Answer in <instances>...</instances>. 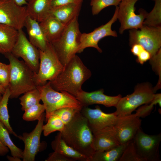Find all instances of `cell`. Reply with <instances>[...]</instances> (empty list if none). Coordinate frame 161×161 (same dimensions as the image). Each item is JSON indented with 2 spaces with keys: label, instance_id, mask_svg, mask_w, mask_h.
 Segmentation results:
<instances>
[{
  "label": "cell",
  "instance_id": "cell-1",
  "mask_svg": "<svg viewBox=\"0 0 161 161\" xmlns=\"http://www.w3.org/2000/svg\"><path fill=\"white\" fill-rule=\"evenodd\" d=\"M59 132L69 146L86 157L90 161L95 151L92 146L93 135L87 119L80 112Z\"/></svg>",
  "mask_w": 161,
  "mask_h": 161
},
{
  "label": "cell",
  "instance_id": "cell-2",
  "mask_svg": "<svg viewBox=\"0 0 161 161\" xmlns=\"http://www.w3.org/2000/svg\"><path fill=\"white\" fill-rule=\"evenodd\" d=\"M91 75L90 70L76 55L64 67L57 77L49 81L52 87L56 91H66L75 97L82 90L83 84Z\"/></svg>",
  "mask_w": 161,
  "mask_h": 161
},
{
  "label": "cell",
  "instance_id": "cell-3",
  "mask_svg": "<svg viewBox=\"0 0 161 161\" xmlns=\"http://www.w3.org/2000/svg\"><path fill=\"white\" fill-rule=\"evenodd\" d=\"M9 60L10 79L8 86L10 98H17L20 95L35 89V74L23 61H20L11 53L4 55Z\"/></svg>",
  "mask_w": 161,
  "mask_h": 161
},
{
  "label": "cell",
  "instance_id": "cell-4",
  "mask_svg": "<svg viewBox=\"0 0 161 161\" xmlns=\"http://www.w3.org/2000/svg\"><path fill=\"white\" fill-rule=\"evenodd\" d=\"M78 19L66 25L59 38L50 44L64 67L78 53L82 33Z\"/></svg>",
  "mask_w": 161,
  "mask_h": 161
},
{
  "label": "cell",
  "instance_id": "cell-5",
  "mask_svg": "<svg viewBox=\"0 0 161 161\" xmlns=\"http://www.w3.org/2000/svg\"><path fill=\"white\" fill-rule=\"evenodd\" d=\"M46 112V122L50 116L56 110L63 108L72 107L81 109L83 106L75 97L64 91L59 92L53 89L49 81L37 86Z\"/></svg>",
  "mask_w": 161,
  "mask_h": 161
},
{
  "label": "cell",
  "instance_id": "cell-6",
  "mask_svg": "<svg viewBox=\"0 0 161 161\" xmlns=\"http://www.w3.org/2000/svg\"><path fill=\"white\" fill-rule=\"evenodd\" d=\"M155 94L150 84H139L136 86L133 93L121 97L115 106L116 110L114 113L118 116L130 114L140 106L150 103Z\"/></svg>",
  "mask_w": 161,
  "mask_h": 161
},
{
  "label": "cell",
  "instance_id": "cell-7",
  "mask_svg": "<svg viewBox=\"0 0 161 161\" xmlns=\"http://www.w3.org/2000/svg\"><path fill=\"white\" fill-rule=\"evenodd\" d=\"M39 51V70L35 75L37 86L45 84L47 81H51L54 80L64 68L50 43L48 44L45 50Z\"/></svg>",
  "mask_w": 161,
  "mask_h": 161
},
{
  "label": "cell",
  "instance_id": "cell-8",
  "mask_svg": "<svg viewBox=\"0 0 161 161\" xmlns=\"http://www.w3.org/2000/svg\"><path fill=\"white\" fill-rule=\"evenodd\" d=\"M129 30V44L130 46L135 44L141 45L150 53L151 57L161 48V27L143 25L140 28Z\"/></svg>",
  "mask_w": 161,
  "mask_h": 161
},
{
  "label": "cell",
  "instance_id": "cell-9",
  "mask_svg": "<svg viewBox=\"0 0 161 161\" xmlns=\"http://www.w3.org/2000/svg\"><path fill=\"white\" fill-rule=\"evenodd\" d=\"M138 0H122L118 6V19L120 23L119 32L122 34L127 30L137 29L143 25L148 13L140 8L139 14L135 13V4Z\"/></svg>",
  "mask_w": 161,
  "mask_h": 161
},
{
  "label": "cell",
  "instance_id": "cell-10",
  "mask_svg": "<svg viewBox=\"0 0 161 161\" xmlns=\"http://www.w3.org/2000/svg\"><path fill=\"white\" fill-rule=\"evenodd\" d=\"M17 40L11 53L17 58H21L36 74L40 64V51L27 39L22 29H19Z\"/></svg>",
  "mask_w": 161,
  "mask_h": 161
},
{
  "label": "cell",
  "instance_id": "cell-11",
  "mask_svg": "<svg viewBox=\"0 0 161 161\" xmlns=\"http://www.w3.org/2000/svg\"><path fill=\"white\" fill-rule=\"evenodd\" d=\"M137 153L143 161H160L161 134L150 135L140 128L134 137Z\"/></svg>",
  "mask_w": 161,
  "mask_h": 161
},
{
  "label": "cell",
  "instance_id": "cell-12",
  "mask_svg": "<svg viewBox=\"0 0 161 161\" xmlns=\"http://www.w3.org/2000/svg\"><path fill=\"white\" fill-rule=\"evenodd\" d=\"M118 6H117L113 17L108 22L91 32L81 33L78 53L83 52L85 48L89 47L95 48L99 52L101 53L102 50L98 45L99 41L106 36H117L116 32L112 30V26L118 19Z\"/></svg>",
  "mask_w": 161,
  "mask_h": 161
},
{
  "label": "cell",
  "instance_id": "cell-13",
  "mask_svg": "<svg viewBox=\"0 0 161 161\" xmlns=\"http://www.w3.org/2000/svg\"><path fill=\"white\" fill-rule=\"evenodd\" d=\"M27 16L26 6H20L11 0L0 1V24L18 30L24 27Z\"/></svg>",
  "mask_w": 161,
  "mask_h": 161
},
{
  "label": "cell",
  "instance_id": "cell-14",
  "mask_svg": "<svg viewBox=\"0 0 161 161\" xmlns=\"http://www.w3.org/2000/svg\"><path fill=\"white\" fill-rule=\"evenodd\" d=\"M117 116L113 126L116 137L120 144L126 143L133 140L140 128L142 120L135 113Z\"/></svg>",
  "mask_w": 161,
  "mask_h": 161
},
{
  "label": "cell",
  "instance_id": "cell-15",
  "mask_svg": "<svg viewBox=\"0 0 161 161\" xmlns=\"http://www.w3.org/2000/svg\"><path fill=\"white\" fill-rule=\"evenodd\" d=\"M45 118V114L44 113L35 128L31 132H25L22 135L18 136V137L24 143L23 161H35V156L40 151L42 144L40 142V138Z\"/></svg>",
  "mask_w": 161,
  "mask_h": 161
},
{
  "label": "cell",
  "instance_id": "cell-16",
  "mask_svg": "<svg viewBox=\"0 0 161 161\" xmlns=\"http://www.w3.org/2000/svg\"><path fill=\"white\" fill-rule=\"evenodd\" d=\"M80 112L87 119L93 134L106 127L113 126L117 118L114 112L105 113L97 105L95 109L83 107Z\"/></svg>",
  "mask_w": 161,
  "mask_h": 161
},
{
  "label": "cell",
  "instance_id": "cell-17",
  "mask_svg": "<svg viewBox=\"0 0 161 161\" xmlns=\"http://www.w3.org/2000/svg\"><path fill=\"white\" fill-rule=\"evenodd\" d=\"M103 89L91 92L83 90L75 97L83 107L88 106L94 104H100L106 107H115L118 102L122 97L120 95L116 96H108L104 94Z\"/></svg>",
  "mask_w": 161,
  "mask_h": 161
},
{
  "label": "cell",
  "instance_id": "cell-18",
  "mask_svg": "<svg viewBox=\"0 0 161 161\" xmlns=\"http://www.w3.org/2000/svg\"><path fill=\"white\" fill-rule=\"evenodd\" d=\"M113 126L106 127L93 134V147L95 151H102L120 145Z\"/></svg>",
  "mask_w": 161,
  "mask_h": 161
},
{
  "label": "cell",
  "instance_id": "cell-19",
  "mask_svg": "<svg viewBox=\"0 0 161 161\" xmlns=\"http://www.w3.org/2000/svg\"><path fill=\"white\" fill-rule=\"evenodd\" d=\"M30 42L39 50H45L49 43L47 40L39 23L27 16L24 23Z\"/></svg>",
  "mask_w": 161,
  "mask_h": 161
},
{
  "label": "cell",
  "instance_id": "cell-20",
  "mask_svg": "<svg viewBox=\"0 0 161 161\" xmlns=\"http://www.w3.org/2000/svg\"><path fill=\"white\" fill-rule=\"evenodd\" d=\"M27 16L40 22L51 15V0H27Z\"/></svg>",
  "mask_w": 161,
  "mask_h": 161
},
{
  "label": "cell",
  "instance_id": "cell-21",
  "mask_svg": "<svg viewBox=\"0 0 161 161\" xmlns=\"http://www.w3.org/2000/svg\"><path fill=\"white\" fill-rule=\"evenodd\" d=\"M82 2L72 3L62 5L52 9L51 15L66 26L78 17Z\"/></svg>",
  "mask_w": 161,
  "mask_h": 161
},
{
  "label": "cell",
  "instance_id": "cell-22",
  "mask_svg": "<svg viewBox=\"0 0 161 161\" xmlns=\"http://www.w3.org/2000/svg\"><path fill=\"white\" fill-rule=\"evenodd\" d=\"M39 24L47 40L50 44L59 38L66 26L51 15L39 22Z\"/></svg>",
  "mask_w": 161,
  "mask_h": 161
},
{
  "label": "cell",
  "instance_id": "cell-23",
  "mask_svg": "<svg viewBox=\"0 0 161 161\" xmlns=\"http://www.w3.org/2000/svg\"><path fill=\"white\" fill-rule=\"evenodd\" d=\"M18 30L10 26L0 24V53L4 55L11 52L17 40Z\"/></svg>",
  "mask_w": 161,
  "mask_h": 161
},
{
  "label": "cell",
  "instance_id": "cell-24",
  "mask_svg": "<svg viewBox=\"0 0 161 161\" xmlns=\"http://www.w3.org/2000/svg\"><path fill=\"white\" fill-rule=\"evenodd\" d=\"M54 151L75 161H89L88 158L69 146L62 138L59 132L51 143Z\"/></svg>",
  "mask_w": 161,
  "mask_h": 161
},
{
  "label": "cell",
  "instance_id": "cell-25",
  "mask_svg": "<svg viewBox=\"0 0 161 161\" xmlns=\"http://www.w3.org/2000/svg\"><path fill=\"white\" fill-rule=\"evenodd\" d=\"M130 141L107 150L95 151L90 161H119Z\"/></svg>",
  "mask_w": 161,
  "mask_h": 161
},
{
  "label": "cell",
  "instance_id": "cell-26",
  "mask_svg": "<svg viewBox=\"0 0 161 161\" xmlns=\"http://www.w3.org/2000/svg\"><path fill=\"white\" fill-rule=\"evenodd\" d=\"M10 95L9 89L8 87L0 102V121L5 126L10 134L18 137V136L14 131L9 123V117L7 108V104Z\"/></svg>",
  "mask_w": 161,
  "mask_h": 161
},
{
  "label": "cell",
  "instance_id": "cell-27",
  "mask_svg": "<svg viewBox=\"0 0 161 161\" xmlns=\"http://www.w3.org/2000/svg\"><path fill=\"white\" fill-rule=\"evenodd\" d=\"M9 134L4 125L0 121V141L10 149L12 156L22 159L23 151L14 144Z\"/></svg>",
  "mask_w": 161,
  "mask_h": 161
},
{
  "label": "cell",
  "instance_id": "cell-28",
  "mask_svg": "<svg viewBox=\"0 0 161 161\" xmlns=\"http://www.w3.org/2000/svg\"><path fill=\"white\" fill-rule=\"evenodd\" d=\"M23 94L19 98L22 106L21 109L23 111L40 103L41 100L40 93L37 88L29 91Z\"/></svg>",
  "mask_w": 161,
  "mask_h": 161
},
{
  "label": "cell",
  "instance_id": "cell-29",
  "mask_svg": "<svg viewBox=\"0 0 161 161\" xmlns=\"http://www.w3.org/2000/svg\"><path fill=\"white\" fill-rule=\"evenodd\" d=\"M152 10L148 13L143 25L153 27L161 26V0H155Z\"/></svg>",
  "mask_w": 161,
  "mask_h": 161
},
{
  "label": "cell",
  "instance_id": "cell-30",
  "mask_svg": "<svg viewBox=\"0 0 161 161\" xmlns=\"http://www.w3.org/2000/svg\"><path fill=\"white\" fill-rule=\"evenodd\" d=\"M46 122L47 123L43 126V131L45 136L55 131H62L65 126L60 118L54 114L49 117Z\"/></svg>",
  "mask_w": 161,
  "mask_h": 161
},
{
  "label": "cell",
  "instance_id": "cell-31",
  "mask_svg": "<svg viewBox=\"0 0 161 161\" xmlns=\"http://www.w3.org/2000/svg\"><path fill=\"white\" fill-rule=\"evenodd\" d=\"M45 111V108L44 104L39 103L25 110L22 118L27 121L38 120Z\"/></svg>",
  "mask_w": 161,
  "mask_h": 161
},
{
  "label": "cell",
  "instance_id": "cell-32",
  "mask_svg": "<svg viewBox=\"0 0 161 161\" xmlns=\"http://www.w3.org/2000/svg\"><path fill=\"white\" fill-rule=\"evenodd\" d=\"M90 3L93 15L98 14L102 10L111 6H118L122 0H91Z\"/></svg>",
  "mask_w": 161,
  "mask_h": 161
},
{
  "label": "cell",
  "instance_id": "cell-33",
  "mask_svg": "<svg viewBox=\"0 0 161 161\" xmlns=\"http://www.w3.org/2000/svg\"><path fill=\"white\" fill-rule=\"evenodd\" d=\"M119 161H143L137 153L133 140L129 142Z\"/></svg>",
  "mask_w": 161,
  "mask_h": 161
},
{
  "label": "cell",
  "instance_id": "cell-34",
  "mask_svg": "<svg viewBox=\"0 0 161 161\" xmlns=\"http://www.w3.org/2000/svg\"><path fill=\"white\" fill-rule=\"evenodd\" d=\"M81 109L72 107L63 108L56 110L53 114L58 115L65 125L69 122L77 113L80 112Z\"/></svg>",
  "mask_w": 161,
  "mask_h": 161
},
{
  "label": "cell",
  "instance_id": "cell-35",
  "mask_svg": "<svg viewBox=\"0 0 161 161\" xmlns=\"http://www.w3.org/2000/svg\"><path fill=\"white\" fill-rule=\"evenodd\" d=\"M161 93L155 94L153 100L149 103L146 104L136 111V113L140 117H145L149 114L153 109L154 105L158 104L160 107L161 106Z\"/></svg>",
  "mask_w": 161,
  "mask_h": 161
},
{
  "label": "cell",
  "instance_id": "cell-36",
  "mask_svg": "<svg viewBox=\"0 0 161 161\" xmlns=\"http://www.w3.org/2000/svg\"><path fill=\"white\" fill-rule=\"evenodd\" d=\"M161 49L160 48L157 52L151 57L150 59L153 68L157 72L159 76V81L155 88L154 89L155 92L159 89L161 86Z\"/></svg>",
  "mask_w": 161,
  "mask_h": 161
},
{
  "label": "cell",
  "instance_id": "cell-37",
  "mask_svg": "<svg viewBox=\"0 0 161 161\" xmlns=\"http://www.w3.org/2000/svg\"><path fill=\"white\" fill-rule=\"evenodd\" d=\"M10 79V65L2 63L0 67V85L6 89L8 87Z\"/></svg>",
  "mask_w": 161,
  "mask_h": 161
},
{
  "label": "cell",
  "instance_id": "cell-38",
  "mask_svg": "<svg viewBox=\"0 0 161 161\" xmlns=\"http://www.w3.org/2000/svg\"><path fill=\"white\" fill-rule=\"evenodd\" d=\"M46 161H75L58 153L55 152L50 153Z\"/></svg>",
  "mask_w": 161,
  "mask_h": 161
},
{
  "label": "cell",
  "instance_id": "cell-39",
  "mask_svg": "<svg viewBox=\"0 0 161 161\" xmlns=\"http://www.w3.org/2000/svg\"><path fill=\"white\" fill-rule=\"evenodd\" d=\"M83 0H51L52 9L62 5L72 3L83 2Z\"/></svg>",
  "mask_w": 161,
  "mask_h": 161
},
{
  "label": "cell",
  "instance_id": "cell-40",
  "mask_svg": "<svg viewBox=\"0 0 161 161\" xmlns=\"http://www.w3.org/2000/svg\"><path fill=\"white\" fill-rule=\"evenodd\" d=\"M137 56V61L142 64L150 60L151 57L150 53L145 49L141 51Z\"/></svg>",
  "mask_w": 161,
  "mask_h": 161
},
{
  "label": "cell",
  "instance_id": "cell-41",
  "mask_svg": "<svg viewBox=\"0 0 161 161\" xmlns=\"http://www.w3.org/2000/svg\"><path fill=\"white\" fill-rule=\"evenodd\" d=\"M131 51L134 55L137 56L144 48L140 45L135 44L131 46Z\"/></svg>",
  "mask_w": 161,
  "mask_h": 161
},
{
  "label": "cell",
  "instance_id": "cell-42",
  "mask_svg": "<svg viewBox=\"0 0 161 161\" xmlns=\"http://www.w3.org/2000/svg\"><path fill=\"white\" fill-rule=\"evenodd\" d=\"M9 151V148L3 145L0 141V155L4 156Z\"/></svg>",
  "mask_w": 161,
  "mask_h": 161
},
{
  "label": "cell",
  "instance_id": "cell-43",
  "mask_svg": "<svg viewBox=\"0 0 161 161\" xmlns=\"http://www.w3.org/2000/svg\"><path fill=\"white\" fill-rule=\"evenodd\" d=\"M16 4L20 6H23L27 4V0H11Z\"/></svg>",
  "mask_w": 161,
  "mask_h": 161
},
{
  "label": "cell",
  "instance_id": "cell-44",
  "mask_svg": "<svg viewBox=\"0 0 161 161\" xmlns=\"http://www.w3.org/2000/svg\"><path fill=\"white\" fill-rule=\"evenodd\" d=\"M7 157L8 160L10 161H20L21 160V158L12 156H7Z\"/></svg>",
  "mask_w": 161,
  "mask_h": 161
},
{
  "label": "cell",
  "instance_id": "cell-45",
  "mask_svg": "<svg viewBox=\"0 0 161 161\" xmlns=\"http://www.w3.org/2000/svg\"><path fill=\"white\" fill-rule=\"evenodd\" d=\"M6 89L4 88L0 85V93L3 95Z\"/></svg>",
  "mask_w": 161,
  "mask_h": 161
},
{
  "label": "cell",
  "instance_id": "cell-46",
  "mask_svg": "<svg viewBox=\"0 0 161 161\" xmlns=\"http://www.w3.org/2000/svg\"><path fill=\"white\" fill-rule=\"evenodd\" d=\"M2 96L3 95H2L0 93V102L1 101V99L2 97Z\"/></svg>",
  "mask_w": 161,
  "mask_h": 161
},
{
  "label": "cell",
  "instance_id": "cell-47",
  "mask_svg": "<svg viewBox=\"0 0 161 161\" xmlns=\"http://www.w3.org/2000/svg\"><path fill=\"white\" fill-rule=\"evenodd\" d=\"M2 63L0 62V67L1 66Z\"/></svg>",
  "mask_w": 161,
  "mask_h": 161
},
{
  "label": "cell",
  "instance_id": "cell-48",
  "mask_svg": "<svg viewBox=\"0 0 161 161\" xmlns=\"http://www.w3.org/2000/svg\"><path fill=\"white\" fill-rule=\"evenodd\" d=\"M151 0L154 1L155 0Z\"/></svg>",
  "mask_w": 161,
  "mask_h": 161
},
{
  "label": "cell",
  "instance_id": "cell-49",
  "mask_svg": "<svg viewBox=\"0 0 161 161\" xmlns=\"http://www.w3.org/2000/svg\"><path fill=\"white\" fill-rule=\"evenodd\" d=\"M1 0H0V1H1Z\"/></svg>",
  "mask_w": 161,
  "mask_h": 161
},
{
  "label": "cell",
  "instance_id": "cell-50",
  "mask_svg": "<svg viewBox=\"0 0 161 161\" xmlns=\"http://www.w3.org/2000/svg\"></svg>",
  "mask_w": 161,
  "mask_h": 161
},
{
  "label": "cell",
  "instance_id": "cell-51",
  "mask_svg": "<svg viewBox=\"0 0 161 161\" xmlns=\"http://www.w3.org/2000/svg\"></svg>",
  "mask_w": 161,
  "mask_h": 161
}]
</instances>
